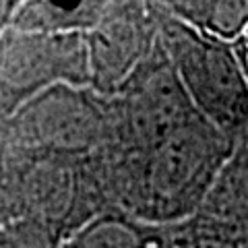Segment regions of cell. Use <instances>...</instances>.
Wrapping results in <instances>:
<instances>
[{"mask_svg": "<svg viewBox=\"0 0 248 248\" xmlns=\"http://www.w3.org/2000/svg\"><path fill=\"white\" fill-rule=\"evenodd\" d=\"M238 149L207 120L137 153H95L110 209L151 223H182L199 211L217 176Z\"/></svg>", "mask_w": 248, "mask_h": 248, "instance_id": "1", "label": "cell"}, {"mask_svg": "<svg viewBox=\"0 0 248 248\" xmlns=\"http://www.w3.org/2000/svg\"><path fill=\"white\" fill-rule=\"evenodd\" d=\"M157 40L170 66L203 120L242 145L248 135V81L232 44L209 37L153 2Z\"/></svg>", "mask_w": 248, "mask_h": 248, "instance_id": "2", "label": "cell"}, {"mask_svg": "<svg viewBox=\"0 0 248 248\" xmlns=\"http://www.w3.org/2000/svg\"><path fill=\"white\" fill-rule=\"evenodd\" d=\"M0 135L23 153L89 157L110 143L108 102L91 87L58 85L23 106Z\"/></svg>", "mask_w": 248, "mask_h": 248, "instance_id": "3", "label": "cell"}, {"mask_svg": "<svg viewBox=\"0 0 248 248\" xmlns=\"http://www.w3.org/2000/svg\"><path fill=\"white\" fill-rule=\"evenodd\" d=\"M58 85L91 87L85 33L6 29L0 37V128L31 99Z\"/></svg>", "mask_w": 248, "mask_h": 248, "instance_id": "4", "label": "cell"}, {"mask_svg": "<svg viewBox=\"0 0 248 248\" xmlns=\"http://www.w3.org/2000/svg\"><path fill=\"white\" fill-rule=\"evenodd\" d=\"M91 89L114 95L157 46L153 2H110L99 25L85 33Z\"/></svg>", "mask_w": 248, "mask_h": 248, "instance_id": "5", "label": "cell"}, {"mask_svg": "<svg viewBox=\"0 0 248 248\" xmlns=\"http://www.w3.org/2000/svg\"><path fill=\"white\" fill-rule=\"evenodd\" d=\"M190 248H248V147L240 145L199 211L184 221Z\"/></svg>", "mask_w": 248, "mask_h": 248, "instance_id": "6", "label": "cell"}, {"mask_svg": "<svg viewBox=\"0 0 248 248\" xmlns=\"http://www.w3.org/2000/svg\"><path fill=\"white\" fill-rule=\"evenodd\" d=\"M58 248H190L182 223H151L108 209L68 234Z\"/></svg>", "mask_w": 248, "mask_h": 248, "instance_id": "7", "label": "cell"}, {"mask_svg": "<svg viewBox=\"0 0 248 248\" xmlns=\"http://www.w3.org/2000/svg\"><path fill=\"white\" fill-rule=\"evenodd\" d=\"M110 2H19L11 27L37 33H89L108 13Z\"/></svg>", "mask_w": 248, "mask_h": 248, "instance_id": "8", "label": "cell"}, {"mask_svg": "<svg viewBox=\"0 0 248 248\" xmlns=\"http://www.w3.org/2000/svg\"><path fill=\"white\" fill-rule=\"evenodd\" d=\"M166 11L209 37L234 44L248 27V0H174Z\"/></svg>", "mask_w": 248, "mask_h": 248, "instance_id": "9", "label": "cell"}, {"mask_svg": "<svg viewBox=\"0 0 248 248\" xmlns=\"http://www.w3.org/2000/svg\"><path fill=\"white\" fill-rule=\"evenodd\" d=\"M232 50H234L240 66H242V73H244L246 81H248V27L242 31V35H240L238 40L232 44Z\"/></svg>", "mask_w": 248, "mask_h": 248, "instance_id": "10", "label": "cell"}, {"mask_svg": "<svg viewBox=\"0 0 248 248\" xmlns=\"http://www.w3.org/2000/svg\"><path fill=\"white\" fill-rule=\"evenodd\" d=\"M17 6H19V2H13V0H0V37L11 27L13 17H15V13H17Z\"/></svg>", "mask_w": 248, "mask_h": 248, "instance_id": "11", "label": "cell"}, {"mask_svg": "<svg viewBox=\"0 0 248 248\" xmlns=\"http://www.w3.org/2000/svg\"><path fill=\"white\" fill-rule=\"evenodd\" d=\"M242 145H246V147H248V135H246V139H244V143H242Z\"/></svg>", "mask_w": 248, "mask_h": 248, "instance_id": "12", "label": "cell"}]
</instances>
